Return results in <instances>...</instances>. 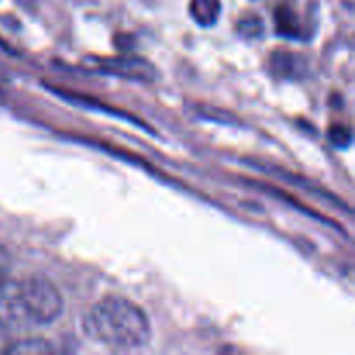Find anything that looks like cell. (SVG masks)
I'll list each match as a JSON object with an SVG mask.
<instances>
[{"label": "cell", "instance_id": "5b68a950", "mask_svg": "<svg viewBox=\"0 0 355 355\" xmlns=\"http://www.w3.org/2000/svg\"><path fill=\"white\" fill-rule=\"evenodd\" d=\"M238 28L245 37H260L263 31V21L255 14H246L245 17L239 19Z\"/></svg>", "mask_w": 355, "mask_h": 355}, {"label": "cell", "instance_id": "277c9868", "mask_svg": "<svg viewBox=\"0 0 355 355\" xmlns=\"http://www.w3.org/2000/svg\"><path fill=\"white\" fill-rule=\"evenodd\" d=\"M276 26L277 31L284 37L295 38L300 33V19L291 7L281 6L276 10Z\"/></svg>", "mask_w": 355, "mask_h": 355}, {"label": "cell", "instance_id": "3957f363", "mask_svg": "<svg viewBox=\"0 0 355 355\" xmlns=\"http://www.w3.org/2000/svg\"><path fill=\"white\" fill-rule=\"evenodd\" d=\"M189 12L200 26H211L220 16V0H191Z\"/></svg>", "mask_w": 355, "mask_h": 355}, {"label": "cell", "instance_id": "ba28073f", "mask_svg": "<svg viewBox=\"0 0 355 355\" xmlns=\"http://www.w3.org/2000/svg\"><path fill=\"white\" fill-rule=\"evenodd\" d=\"M10 269V255L2 245H0V283L7 277Z\"/></svg>", "mask_w": 355, "mask_h": 355}, {"label": "cell", "instance_id": "7a4b0ae2", "mask_svg": "<svg viewBox=\"0 0 355 355\" xmlns=\"http://www.w3.org/2000/svg\"><path fill=\"white\" fill-rule=\"evenodd\" d=\"M83 331L94 342L116 350L141 349L151 340V326L144 311L116 295L90 307L83 318Z\"/></svg>", "mask_w": 355, "mask_h": 355}, {"label": "cell", "instance_id": "52a82bcc", "mask_svg": "<svg viewBox=\"0 0 355 355\" xmlns=\"http://www.w3.org/2000/svg\"><path fill=\"white\" fill-rule=\"evenodd\" d=\"M329 141L333 142L338 148H347V146L352 142V134H350V128L343 127V125H335L329 130Z\"/></svg>", "mask_w": 355, "mask_h": 355}, {"label": "cell", "instance_id": "8992f818", "mask_svg": "<svg viewBox=\"0 0 355 355\" xmlns=\"http://www.w3.org/2000/svg\"><path fill=\"white\" fill-rule=\"evenodd\" d=\"M52 347L49 345L47 342L44 340H26V342H19L16 345L9 347L7 352L10 354H26V352H33V354H42V352H51Z\"/></svg>", "mask_w": 355, "mask_h": 355}, {"label": "cell", "instance_id": "6da1fadb", "mask_svg": "<svg viewBox=\"0 0 355 355\" xmlns=\"http://www.w3.org/2000/svg\"><path fill=\"white\" fill-rule=\"evenodd\" d=\"M62 297L51 281L38 276L9 277L0 283V328L26 331L61 315Z\"/></svg>", "mask_w": 355, "mask_h": 355}]
</instances>
